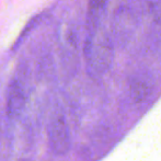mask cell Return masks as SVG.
Returning a JSON list of instances; mask_svg holds the SVG:
<instances>
[{"label": "cell", "instance_id": "obj_1", "mask_svg": "<svg viewBox=\"0 0 161 161\" xmlns=\"http://www.w3.org/2000/svg\"><path fill=\"white\" fill-rule=\"evenodd\" d=\"M48 142L52 151L58 156H64L70 150L71 139L65 116L56 113L51 117L47 128Z\"/></svg>", "mask_w": 161, "mask_h": 161}, {"label": "cell", "instance_id": "obj_2", "mask_svg": "<svg viewBox=\"0 0 161 161\" xmlns=\"http://www.w3.org/2000/svg\"><path fill=\"white\" fill-rule=\"evenodd\" d=\"M88 64L96 74H102L110 67L112 62V49L110 43L105 38L99 42H92L87 45L86 49Z\"/></svg>", "mask_w": 161, "mask_h": 161}, {"label": "cell", "instance_id": "obj_3", "mask_svg": "<svg viewBox=\"0 0 161 161\" xmlns=\"http://www.w3.org/2000/svg\"><path fill=\"white\" fill-rule=\"evenodd\" d=\"M26 96L19 81L13 80L7 92V115L10 119H18L25 108Z\"/></svg>", "mask_w": 161, "mask_h": 161}, {"label": "cell", "instance_id": "obj_4", "mask_svg": "<svg viewBox=\"0 0 161 161\" xmlns=\"http://www.w3.org/2000/svg\"><path fill=\"white\" fill-rule=\"evenodd\" d=\"M130 97L136 103H142L150 97L153 92V86L148 80L138 78L131 81L130 83Z\"/></svg>", "mask_w": 161, "mask_h": 161}, {"label": "cell", "instance_id": "obj_5", "mask_svg": "<svg viewBox=\"0 0 161 161\" xmlns=\"http://www.w3.org/2000/svg\"><path fill=\"white\" fill-rule=\"evenodd\" d=\"M104 0H89L88 10H89L90 19H96L104 8Z\"/></svg>", "mask_w": 161, "mask_h": 161}, {"label": "cell", "instance_id": "obj_6", "mask_svg": "<svg viewBox=\"0 0 161 161\" xmlns=\"http://www.w3.org/2000/svg\"><path fill=\"white\" fill-rule=\"evenodd\" d=\"M150 13L156 23L161 24V0H151Z\"/></svg>", "mask_w": 161, "mask_h": 161}]
</instances>
